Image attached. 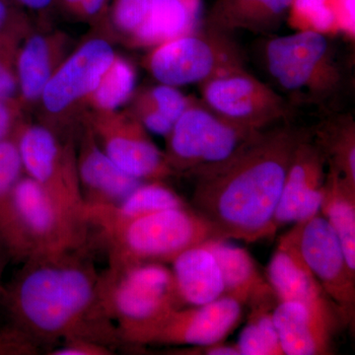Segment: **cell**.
<instances>
[{"label":"cell","mask_w":355,"mask_h":355,"mask_svg":"<svg viewBox=\"0 0 355 355\" xmlns=\"http://www.w3.org/2000/svg\"><path fill=\"white\" fill-rule=\"evenodd\" d=\"M178 291L184 305L214 302L225 294L216 257L205 245L190 248L171 261Z\"/></svg>","instance_id":"obj_23"},{"label":"cell","mask_w":355,"mask_h":355,"mask_svg":"<svg viewBox=\"0 0 355 355\" xmlns=\"http://www.w3.org/2000/svg\"><path fill=\"white\" fill-rule=\"evenodd\" d=\"M32 30L24 8L16 0H0V39L24 40Z\"/></svg>","instance_id":"obj_35"},{"label":"cell","mask_w":355,"mask_h":355,"mask_svg":"<svg viewBox=\"0 0 355 355\" xmlns=\"http://www.w3.org/2000/svg\"><path fill=\"white\" fill-rule=\"evenodd\" d=\"M198 87L202 101L209 108L236 125L256 132L288 123L295 110L245 67L222 72Z\"/></svg>","instance_id":"obj_10"},{"label":"cell","mask_w":355,"mask_h":355,"mask_svg":"<svg viewBox=\"0 0 355 355\" xmlns=\"http://www.w3.org/2000/svg\"><path fill=\"white\" fill-rule=\"evenodd\" d=\"M150 0H114L111 13L113 31L121 41L132 46L146 23Z\"/></svg>","instance_id":"obj_31"},{"label":"cell","mask_w":355,"mask_h":355,"mask_svg":"<svg viewBox=\"0 0 355 355\" xmlns=\"http://www.w3.org/2000/svg\"><path fill=\"white\" fill-rule=\"evenodd\" d=\"M76 160L83 205H114L144 183L114 164L84 123L76 139Z\"/></svg>","instance_id":"obj_17"},{"label":"cell","mask_w":355,"mask_h":355,"mask_svg":"<svg viewBox=\"0 0 355 355\" xmlns=\"http://www.w3.org/2000/svg\"><path fill=\"white\" fill-rule=\"evenodd\" d=\"M277 301L250 306V314L237 343L240 355H284L273 322Z\"/></svg>","instance_id":"obj_29"},{"label":"cell","mask_w":355,"mask_h":355,"mask_svg":"<svg viewBox=\"0 0 355 355\" xmlns=\"http://www.w3.org/2000/svg\"><path fill=\"white\" fill-rule=\"evenodd\" d=\"M202 25V0H150L146 23L132 46L154 48Z\"/></svg>","instance_id":"obj_24"},{"label":"cell","mask_w":355,"mask_h":355,"mask_svg":"<svg viewBox=\"0 0 355 355\" xmlns=\"http://www.w3.org/2000/svg\"><path fill=\"white\" fill-rule=\"evenodd\" d=\"M261 58L294 108H327L343 91L345 77L330 37L307 31L270 36L261 44Z\"/></svg>","instance_id":"obj_3"},{"label":"cell","mask_w":355,"mask_h":355,"mask_svg":"<svg viewBox=\"0 0 355 355\" xmlns=\"http://www.w3.org/2000/svg\"><path fill=\"white\" fill-rule=\"evenodd\" d=\"M261 132L236 125L191 97L165 137L166 160L174 175L198 178L226 164Z\"/></svg>","instance_id":"obj_7"},{"label":"cell","mask_w":355,"mask_h":355,"mask_svg":"<svg viewBox=\"0 0 355 355\" xmlns=\"http://www.w3.org/2000/svg\"><path fill=\"white\" fill-rule=\"evenodd\" d=\"M141 90L151 104L173 123L188 108L191 100V97L183 94L178 87L162 83Z\"/></svg>","instance_id":"obj_32"},{"label":"cell","mask_w":355,"mask_h":355,"mask_svg":"<svg viewBox=\"0 0 355 355\" xmlns=\"http://www.w3.org/2000/svg\"><path fill=\"white\" fill-rule=\"evenodd\" d=\"M338 31L349 41L355 39V0H331Z\"/></svg>","instance_id":"obj_40"},{"label":"cell","mask_w":355,"mask_h":355,"mask_svg":"<svg viewBox=\"0 0 355 355\" xmlns=\"http://www.w3.org/2000/svg\"><path fill=\"white\" fill-rule=\"evenodd\" d=\"M85 247L26 260L3 289L1 300L11 326L36 345L71 338L112 349L121 345L118 329L103 307L100 273Z\"/></svg>","instance_id":"obj_1"},{"label":"cell","mask_w":355,"mask_h":355,"mask_svg":"<svg viewBox=\"0 0 355 355\" xmlns=\"http://www.w3.org/2000/svg\"><path fill=\"white\" fill-rule=\"evenodd\" d=\"M188 205L162 181L144 182L127 198L114 205H83V218L88 228H94L102 236L140 217Z\"/></svg>","instance_id":"obj_19"},{"label":"cell","mask_w":355,"mask_h":355,"mask_svg":"<svg viewBox=\"0 0 355 355\" xmlns=\"http://www.w3.org/2000/svg\"><path fill=\"white\" fill-rule=\"evenodd\" d=\"M266 277L277 301L300 303L321 315L336 330L343 327L340 311L306 266L291 230L280 238Z\"/></svg>","instance_id":"obj_16"},{"label":"cell","mask_w":355,"mask_h":355,"mask_svg":"<svg viewBox=\"0 0 355 355\" xmlns=\"http://www.w3.org/2000/svg\"><path fill=\"white\" fill-rule=\"evenodd\" d=\"M116 53L105 35H95L70 51L44 87L39 123L60 137L77 139L88 100Z\"/></svg>","instance_id":"obj_8"},{"label":"cell","mask_w":355,"mask_h":355,"mask_svg":"<svg viewBox=\"0 0 355 355\" xmlns=\"http://www.w3.org/2000/svg\"><path fill=\"white\" fill-rule=\"evenodd\" d=\"M23 8L30 9L33 11L46 10L53 4L55 0H16Z\"/></svg>","instance_id":"obj_41"},{"label":"cell","mask_w":355,"mask_h":355,"mask_svg":"<svg viewBox=\"0 0 355 355\" xmlns=\"http://www.w3.org/2000/svg\"><path fill=\"white\" fill-rule=\"evenodd\" d=\"M103 307L118 329L121 343L184 307L171 268L162 263L108 265L100 273Z\"/></svg>","instance_id":"obj_4"},{"label":"cell","mask_w":355,"mask_h":355,"mask_svg":"<svg viewBox=\"0 0 355 355\" xmlns=\"http://www.w3.org/2000/svg\"><path fill=\"white\" fill-rule=\"evenodd\" d=\"M326 170L323 153L315 144L311 130H305L292 156L273 217L275 233L282 226L307 220L320 214Z\"/></svg>","instance_id":"obj_15"},{"label":"cell","mask_w":355,"mask_h":355,"mask_svg":"<svg viewBox=\"0 0 355 355\" xmlns=\"http://www.w3.org/2000/svg\"><path fill=\"white\" fill-rule=\"evenodd\" d=\"M65 11L80 20H97L106 9L109 0H58Z\"/></svg>","instance_id":"obj_39"},{"label":"cell","mask_w":355,"mask_h":355,"mask_svg":"<svg viewBox=\"0 0 355 355\" xmlns=\"http://www.w3.org/2000/svg\"><path fill=\"white\" fill-rule=\"evenodd\" d=\"M292 0H216L202 25L232 35L238 30L272 34L286 20Z\"/></svg>","instance_id":"obj_22"},{"label":"cell","mask_w":355,"mask_h":355,"mask_svg":"<svg viewBox=\"0 0 355 355\" xmlns=\"http://www.w3.org/2000/svg\"><path fill=\"white\" fill-rule=\"evenodd\" d=\"M127 109L144 125L147 132L166 137L171 132L174 123L160 113L147 99L142 90H135Z\"/></svg>","instance_id":"obj_34"},{"label":"cell","mask_w":355,"mask_h":355,"mask_svg":"<svg viewBox=\"0 0 355 355\" xmlns=\"http://www.w3.org/2000/svg\"><path fill=\"white\" fill-rule=\"evenodd\" d=\"M23 40L0 39V99H18L16 58Z\"/></svg>","instance_id":"obj_33"},{"label":"cell","mask_w":355,"mask_h":355,"mask_svg":"<svg viewBox=\"0 0 355 355\" xmlns=\"http://www.w3.org/2000/svg\"><path fill=\"white\" fill-rule=\"evenodd\" d=\"M89 228L67 207L24 175L13 195L12 234L7 256L25 261L86 246Z\"/></svg>","instance_id":"obj_5"},{"label":"cell","mask_w":355,"mask_h":355,"mask_svg":"<svg viewBox=\"0 0 355 355\" xmlns=\"http://www.w3.org/2000/svg\"><path fill=\"white\" fill-rule=\"evenodd\" d=\"M291 230L306 266L340 311L343 327L354 331L355 272L335 231L321 214L294 224Z\"/></svg>","instance_id":"obj_13"},{"label":"cell","mask_w":355,"mask_h":355,"mask_svg":"<svg viewBox=\"0 0 355 355\" xmlns=\"http://www.w3.org/2000/svg\"><path fill=\"white\" fill-rule=\"evenodd\" d=\"M286 21L296 31L340 35L331 0H292Z\"/></svg>","instance_id":"obj_30"},{"label":"cell","mask_w":355,"mask_h":355,"mask_svg":"<svg viewBox=\"0 0 355 355\" xmlns=\"http://www.w3.org/2000/svg\"><path fill=\"white\" fill-rule=\"evenodd\" d=\"M320 214L335 231L350 270L355 272V184L328 166Z\"/></svg>","instance_id":"obj_25"},{"label":"cell","mask_w":355,"mask_h":355,"mask_svg":"<svg viewBox=\"0 0 355 355\" xmlns=\"http://www.w3.org/2000/svg\"><path fill=\"white\" fill-rule=\"evenodd\" d=\"M327 166L355 184V121L350 114H336L311 130Z\"/></svg>","instance_id":"obj_26"},{"label":"cell","mask_w":355,"mask_h":355,"mask_svg":"<svg viewBox=\"0 0 355 355\" xmlns=\"http://www.w3.org/2000/svg\"><path fill=\"white\" fill-rule=\"evenodd\" d=\"M304 130L289 123L263 130L226 164L196 178L193 209L223 239L253 243L272 237L284 180Z\"/></svg>","instance_id":"obj_2"},{"label":"cell","mask_w":355,"mask_h":355,"mask_svg":"<svg viewBox=\"0 0 355 355\" xmlns=\"http://www.w3.org/2000/svg\"><path fill=\"white\" fill-rule=\"evenodd\" d=\"M137 78L135 65L116 55L89 98L88 111H116L128 104L137 90Z\"/></svg>","instance_id":"obj_27"},{"label":"cell","mask_w":355,"mask_h":355,"mask_svg":"<svg viewBox=\"0 0 355 355\" xmlns=\"http://www.w3.org/2000/svg\"><path fill=\"white\" fill-rule=\"evenodd\" d=\"M6 257L7 256L3 248L0 245V288H3L1 284L2 272H3L4 265H6Z\"/></svg>","instance_id":"obj_42"},{"label":"cell","mask_w":355,"mask_h":355,"mask_svg":"<svg viewBox=\"0 0 355 355\" xmlns=\"http://www.w3.org/2000/svg\"><path fill=\"white\" fill-rule=\"evenodd\" d=\"M244 307L225 294L207 304L184 306L140 331L128 345L203 347L223 343L241 322Z\"/></svg>","instance_id":"obj_14"},{"label":"cell","mask_w":355,"mask_h":355,"mask_svg":"<svg viewBox=\"0 0 355 355\" xmlns=\"http://www.w3.org/2000/svg\"><path fill=\"white\" fill-rule=\"evenodd\" d=\"M272 317L284 355L333 354L336 329L314 310L292 301H277Z\"/></svg>","instance_id":"obj_20"},{"label":"cell","mask_w":355,"mask_h":355,"mask_svg":"<svg viewBox=\"0 0 355 355\" xmlns=\"http://www.w3.org/2000/svg\"><path fill=\"white\" fill-rule=\"evenodd\" d=\"M144 65L158 83L180 87L202 84L222 72L245 67L232 35L202 27L154 46Z\"/></svg>","instance_id":"obj_9"},{"label":"cell","mask_w":355,"mask_h":355,"mask_svg":"<svg viewBox=\"0 0 355 355\" xmlns=\"http://www.w3.org/2000/svg\"><path fill=\"white\" fill-rule=\"evenodd\" d=\"M203 245L218 263L225 295L237 299L248 307L265 301H277L268 279L246 250L222 238L209 240Z\"/></svg>","instance_id":"obj_21"},{"label":"cell","mask_w":355,"mask_h":355,"mask_svg":"<svg viewBox=\"0 0 355 355\" xmlns=\"http://www.w3.org/2000/svg\"><path fill=\"white\" fill-rule=\"evenodd\" d=\"M51 355H111L114 349L103 343L84 340V338H71L62 342V345L49 352Z\"/></svg>","instance_id":"obj_38"},{"label":"cell","mask_w":355,"mask_h":355,"mask_svg":"<svg viewBox=\"0 0 355 355\" xmlns=\"http://www.w3.org/2000/svg\"><path fill=\"white\" fill-rule=\"evenodd\" d=\"M99 237L109 265L171 263L186 250L222 238L216 226L191 205L140 217Z\"/></svg>","instance_id":"obj_6"},{"label":"cell","mask_w":355,"mask_h":355,"mask_svg":"<svg viewBox=\"0 0 355 355\" xmlns=\"http://www.w3.org/2000/svg\"><path fill=\"white\" fill-rule=\"evenodd\" d=\"M83 123L107 156L130 176L142 182L163 181L175 176L165 153L128 110L88 111Z\"/></svg>","instance_id":"obj_12"},{"label":"cell","mask_w":355,"mask_h":355,"mask_svg":"<svg viewBox=\"0 0 355 355\" xmlns=\"http://www.w3.org/2000/svg\"><path fill=\"white\" fill-rule=\"evenodd\" d=\"M17 130L0 142V245L6 254L12 234L14 191L25 175L18 148Z\"/></svg>","instance_id":"obj_28"},{"label":"cell","mask_w":355,"mask_h":355,"mask_svg":"<svg viewBox=\"0 0 355 355\" xmlns=\"http://www.w3.org/2000/svg\"><path fill=\"white\" fill-rule=\"evenodd\" d=\"M3 289L4 288H0V299H2V294H3Z\"/></svg>","instance_id":"obj_43"},{"label":"cell","mask_w":355,"mask_h":355,"mask_svg":"<svg viewBox=\"0 0 355 355\" xmlns=\"http://www.w3.org/2000/svg\"><path fill=\"white\" fill-rule=\"evenodd\" d=\"M24 113L19 99H0V142L16 132L25 121Z\"/></svg>","instance_id":"obj_36"},{"label":"cell","mask_w":355,"mask_h":355,"mask_svg":"<svg viewBox=\"0 0 355 355\" xmlns=\"http://www.w3.org/2000/svg\"><path fill=\"white\" fill-rule=\"evenodd\" d=\"M71 40L64 32H35L23 40L16 58L19 96L23 108L38 104L44 87L70 53Z\"/></svg>","instance_id":"obj_18"},{"label":"cell","mask_w":355,"mask_h":355,"mask_svg":"<svg viewBox=\"0 0 355 355\" xmlns=\"http://www.w3.org/2000/svg\"><path fill=\"white\" fill-rule=\"evenodd\" d=\"M38 345L13 326L0 330V355L37 354Z\"/></svg>","instance_id":"obj_37"},{"label":"cell","mask_w":355,"mask_h":355,"mask_svg":"<svg viewBox=\"0 0 355 355\" xmlns=\"http://www.w3.org/2000/svg\"><path fill=\"white\" fill-rule=\"evenodd\" d=\"M17 144L25 175L83 216L76 140L60 137L43 123L24 121L17 130Z\"/></svg>","instance_id":"obj_11"}]
</instances>
